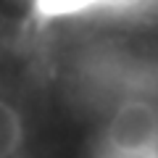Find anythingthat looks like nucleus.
Returning a JSON list of instances; mask_svg holds the SVG:
<instances>
[{
	"mask_svg": "<svg viewBox=\"0 0 158 158\" xmlns=\"http://www.w3.org/2000/svg\"><path fill=\"white\" fill-rule=\"evenodd\" d=\"M27 158H158V3L29 6Z\"/></svg>",
	"mask_w": 158,
	"mask_h": 158,
	"instance_id": "1",
	"label": "nucleus"
}]
</instances>
